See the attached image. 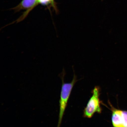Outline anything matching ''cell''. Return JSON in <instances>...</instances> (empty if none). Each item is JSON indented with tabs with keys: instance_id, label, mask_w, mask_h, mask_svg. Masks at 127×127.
<instances>
[{
	"instance_id": "6da1fadb",
	"label": "cell",
	"mask_w": 127,
	"mask_h": 127,
	"mask_svg": "<svg viewBox=\"0 0 127 127\" xmlns=\"http://www.w3.org/2000/svg\"><path fill=\"white\" fill-rule=\"evenodd\" d=\"M62 84L60 94L59 101L60 111L58 127H60L61 125L62 121L64 115L65 110L67 106L68 100L70 96L71 91L75 84L77 79L74 75L72 81L69 83H65L63 77H62Z\"/></svg>"
},
{
	"instance_id": "7a4b0ae2",
	"label": "cell",
	"mask_w": 127,
	"mask_h": 127,
	"mask_svg": "<svg viewBox=\"0 0 127 127\" xmlns=\"http://www.w3.org/2000/svg\"><path fill=\"white\" fill-rule=\"evenodd\" d=\"M100 90L99 87L97 86L95 87L94 89L93 95L84 109V115L85 117L91 118L95 113H101V109L99 98Z\"/></svg>"
},
{
	"instance_id": "3957f363",
	"label": "cell",
	"mask_w": 127,
	"mask_h": 127,
	"mask_svg": "<svg viewBox=\"0 0 127 127\" xmlns=\"http://www.w3.org/2000/svg\"><path fill=\"white\" fill-rule=\"evenodd\" d=\"M39 4L38 0H23L18 5L12 9L16 12L23 9H26V10L15 22L18 23L24 19L29 12Z\"/></svg>"
},
{
	"instance_id": "277c9868",
	"label": "cell",
	"mask_w": 127,
	"mask_h": 127,
	"mask_svg": "<svg viewBox=\"0 0 127 127\" xmlns=\"http://www.w3.org/2000/svg\"><path fill=\"white\" fill-rule=\"evenodd\" d=\"M112 121L114 127H124L123 111L112 108Z\"/></svg>"
},
{
	"instance_id": "5b68a950",
	"label": "cell",
	"mask_w": 127,
	"mask_h": 127,
	"mask_svg": "<svg viewBox=\"0 0 127 127\" xmlns=\"http://www.w3.org/2000/svg\"><path fill=\"white\" fill-rule=\"evenodd\" d=\"M39 3H40L45 5H48L50 4L55 9L57 12V9L56 7H55V4L54 0H38Z\"/></svg>"
},
{
	"instance_id": "8992f818",
	"label": "cell",
	"mask_w": 127,
	"mask_h": 127,
	"mask_svg": "<svg viewBox=\"0 0 127 127\" xmlns=\"http://www.w3.org/2000/svg\"><path fill=\"white\" fill-rule=\"evenodd\" d=\"M122 113L124 127H127V111H123Z\"/></svg>"
}]
</instances>
